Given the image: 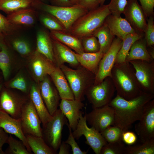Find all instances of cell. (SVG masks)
Masks as SVG:
<instances>
[{"mask_svg":"<svg viewBox=\"0 0 154 154\" xmlns=\"http://www.w3.org/2000/svg\"><path fill=\"white\" fill-rule=\"evenodd\" d=\"M143 33L137 32L129 34L122 40L121 47L116 59L115 64L124 62L126 57L133 43L137 40L143 37Z\"/></svg>","mask_w":154,"mask_h":154,"instance_id":"cell-32","label":"cell"},{"mask_svg":"<svg viewBox=\"0 0 154 154\" xmlns=\"http://www.w3.org/2000/svg\"><path fill=\"white\" fill-rule=\"evenodd\" d=\"M36 51L55 64L52 39L45 30H40L37 33Z\"/></svg>","mask_w":154,"mask_h":154,"instance_id":"cell-25","label":"cell"},{"mask_svg":"<svg viewBox=\"0 0 154 154\" xmlns=\"http://www.w3.org/2000/svg\"><path fill=\"white\" fill-rule=\"evenodd\" d=\"M11 68V59L8 49L4 43L1 46L0 51V69L5 80H7L10 74Z\"/></svg>","mask_w":154,"mask_h":154,"instance_id":"cell-35","label":"cell"},{"mask_svg":"<svg viewBox=\"0 0 154 154\" xmlns=\"http://www.w3.org/2000/svg\"><path fill=\"white\" fill-rule=\"evenodd\" d=\"M135 60L151 62L154 60L147 50L145 40L143 37L135 42L132 45L126 57L125 61Z\"/></svg>","mask_w":154,"mask_h":154,"instance_id":"cell-26","label":"cell"},{"mask_svg":"<svg viewBox=\"0 0 154 154\" xmlns=\"http://www.w3.org/2000/svg\"><path fill=\"white\" fill-rule=\"evenodd\" d=\"M154 98V94L143 92L129 100L117 95L108 104L114 111V125L124 131L127 130L133 124L139 120L145 104Z\"/></svg>","mask_w":154,"mask_h":154,"instance_id":"cell-1","label":"cell"},{"mask_svg":"<svg viewBox=\"0 0 154 154\" xmlns=\"http://www.w3.org/2000/svg\"><path fill=\"white\" fill-rule=\"evenodd\" d=\"M144 33L147 47H154V21L153 16H150L147 19V25Z\"/></svg>","mask_w":154,"mask_h":154,"instance_id":"cell-40","label":"cell"},{"mask_svg":"<svg viewBox=\"0 0 154 154\" xmlns=\"http://www.w3.org/2000/svg\"><path fill=\"white\" fill-rule=\"evenodd\" d=\"M129 62L134 68L136 78L141 91L154 94V60L148 62L135 60Z\"/></svg>","mask_w":154,"mask_h":154,"instance_id":"cell-9","label":"cell"},{"mask_svg":"<svg viewBox=\"0 0 154 154\" xmlns=\"http://www.w3.org/2000/svg\"><path fill=\"white\" fill-rule=\"evenodd\" d=\"M52 116L51 119L42 128L43 137L47 145L57 152L62 142L63 127L68 121L59 108Z\"/></svg>","mask_w":154,"mask_h":154,"instance_id":"cell-7","label":"cell"},{"mask_svg":"<svg viewBox=\"0 0 154 154\" xmlns=\"http://www.w3.org/2000/svg\"><path fill=\"white\" fill-rule=\"evenodd\" d=\"M100 0H80L79 4L87 9L88 11L98 7Z\"/></svg>","mask_w":154,"mask_h":154,"instance_id":"cell-48","label":"cell"},{"mask_svg":"<svg viewBox=\"0 0 154 154\" xmlns=\"http://www.w3.org/2000/svg\"><path fill=\"white\" fill-rule=\"evenodd\" d=\"M20 118L22 129L25 135L43 137L41 121L29 98L23 106Z\"/></svg>","mask_w":154,"mask_h":154,"instance_id":"cell-11","label":"cell"},{"mask_svg":"<svg viewBox=\"0 0 154 154\" xmlns=\"http://www.w3.org/2000/svg\"><path fill=\"white\" fill-rule=\"evenodd\" d=\"M123 131L118 126L114 125L109 126L100 133L108 143L122 140V134Z\"/></svg>","mask_w":154,"mask_h":154,"instance_id":"cell-37","label":"cell"},{"mask_svg":"<svg viewBox=\"0 0 154 154\" xmlns=\"http://www.w3.org/2000/svg\"><path fill=\"white\" fill-rule=\"evenodd\" d=\"M40 7L45 12L59 20L67 32L78 18L89 11L79 4L69 7H59L42 2Z\"/></svg>","mask_w":154,"mask_h":154,"instance_id":"cell-5","label":"cell"},{"mask_svg":"<svg viewBox=\"0 0 154 154\" xmlns=\"http://www.w3.org/2000/svg\"><path fill=\"white\" fill-rule=\"evenodd\" d=\"M82 115V112L77 127L72 132L73 135L78 140L82 136H84L86 144L91 147L95 154H100L102 147L108 143L100 132L92 127L88 126L86 116Z\"/></svg>","mask_w":154,"mask_h":154,"instance_id":"cell-8","label":"cell"},{"mask_svg":"<svg viewBox=\"0 0 154 154\" xmlns=\"http://www.w3.org/2000/svg\"><path fill=\"white\" fill-rule=\"evenodd\" d=\"M17 27L10 23L6 17L0 13V34L4 37L12 34Z\"/></svg>","mask_w":154,"mask_h":154,"instance_id":"cell-42","label":"cell"},{"mask_svg":"<svg viewBox=\"0 0 154 154\" xmlns=\"http://www.w3.org/2000/svg\"><path fill=\"white\" fill-rule=\"evenodd\" d=\"M53 5L59 7H69L74 5L69 0H51Z\"/></svg>","mask_w":154,"mask_h":154,"instance_id":"cell-50","label":"cell"},{"mask_svg":"<svg viewBox=\"0 0 154 154\" xmlns=\"http://www.w3.org/2000/svg\"><path fill=\"white\" fill-rule=\"evenodd\" d=\"M122 13L124 18L136 31L144 33L147 17L137 0H128Z\"/></svg>","mask_w":154,"mask_h":154,"instance_id":"cell-16","label":"cell"},{"mask_svg":"<svg viewBox=\"0 0 154 154\" xmlns=\"http://www.w3.org/2000/svg\"><path fill=\"white\" fill-rule=\"evenodd\" d=\"M127 0H111L108 4L109 9L112 15L121 16L127 4Z\"/></svg>","mask_w":154,"mask_h":154,"instance_id":"cell-43","label":"cell"},{"mask_svg":"<svg viewBox=\"0 0 154 154\" xmlns=\"http://www.w3.org/2000/svg\"><path fill=\"white\" fill-rule=\"evenodd\" d=\"M8 87L18 90L26 94H29L30 88L28 87L25 78L21 75L17 76L12 80L8 85Z\"/></svg>","mask_w":154,"mask_h":154,"instance_id":"cell-41","label":"cell"},{"mask_svg":"<svg viewBox=\"0 0 154 154\" xmlns=\"http://www.w3.org/2000/svg\"><path fill=\"white\" fill-rule=\"evenodd\" d=\"M68 128L69 134L67 139L65 141V143L70 145L72 148V151L73 154H86L88 151L82 150L78 145L75 140L72 133V129L69 126L68 123L66 125Z\"/></svg>","mask_w":154,"mask_h":154,"instance_id":"cell-45","label":"cell"},{"mask_svg":"<svg viewBox=\"0 0 154 154\" xmlns=\"http://www.w3.org/2000/svg\"><path fill=\"white\" fill-rule=\"evenodd\" d=\"M115 91L111 77L108 76L100 83L90 86L85 95L92 108H95L108 105L112 99Z\"/></svg>","mask_w":154,"mask_h":154,"instance_id":"cell-6","label":"cell"},{"mask_svg":"<svg viewBox=\"0 0 154 154\" xmlns=\"http://www.w3.org/2000/svg\"><path fill=\"white\" fill-rule=\"evenodd\" d=\"M84 106L82 101L76 100L61 99L59 107L67 118L68 125L72 130L76 128L80 119V114Z\"/></svg>","mask_w":154,"mask_h":154,"instance_id":"cell-19","label":"cell"},{"mask_svg":"<svg viewBox=\"0 0 154 154\" xmlns=\"http://www.w3.org/2000/svg\"></svg>","mask_w":154,"mask_h":154,"instance_id":"cell-57","label":"cell"},{"mask_svg":"<svg viewBox=\"0 0 154 154\" xmlns=\"http://www.w3.org/2000/svg\"><path fill=\"white\" fill-rule=\"evenodd\" d=\"M60 68L68 81L74 99L83 101L87 90L94 84L95 75L81 65L76 69L64 64Z\"/></svg>","mask_w":154,"mask_h":154,"instance_id":"cell-4","label":"cell"},{"mask_svg":"<svg viewBox=\"0 0 154 154\" xmlns=\"http://www.w3.org/2000/svg\"><path fill=\"white\" fill-rule=\"evenodd\" d=\"M139 145L125 147L124 154H154V139L146 141Z\"/></svg>","mask_w":154,"mask_h":154,"instance_id":"cell-33","label":"cell"},{"mask_svg":"<svg viewBox=\"0 0 154 154\" xmlns=\"http://www.w3.org/2000/svg\"><path fill=\"white\" fill-rule=\"evenodd\" d=\"M49 75L39 82L40 94L45 106L52 116L58 109L61 98Z\"/></svg>","mask_w":154,"mask_h":154,"instance_id":"cell-17","label":"cell"},{"mask_svg":"<svg viewBox=\"0 0 154 154\" xmlns=\"http://www.w3.org/2000/svg\"><path fill=\"white\" fill-rule=\"evenodd\" d=\"M74 5L79 4L80 0H69Z\"/></svg>","mask_w":154,"mask_h":154,"instance_id":"cell-54","label":"cell"},{"mask_svg":"<svg viewBox=\"0 0 154 154\" xmlns=\"http://www.w3.org/2000/svg\"><path fill=\"white\" fill-rule=\"evenodd\" d=\"M2 87V85L0 84V92L1 90Z\"/></svg>","mask_w":154,"mask_h":154,"instance_id":"cell-56","label":"cell"},{"mask_svg":"<svg viewBox=\"0 0 154 154\" xmlns=\"http://www.w3.org/2000/svg\"><path fill=\"white\" fill-rule=\"evenodd\" d=\"M148 48L149 49L147 48L148 52L151 57L154 59V47H150Z\"/></svg>","mask_w":154,"mask_h":154,"instance_id":"cell-52","label":"cell"},{"mask_svg":"<svg viewBox=\"0 0 154 154\" xmlns=\"http://www.w3.org/2000/svg\"><path fill=\"white\" fill-rule=\"evenodd\" d=\"M110 14L108 5H100L78 18L68 32L80 39L92 35Z\"/></svg>","mask_w":154,"mask_h":154,"instance_id":"cell-3","label":"cell"},{"mask_svg":"<svg viewBox=\"0 0 154 154\" xmlns=\"http://www.w3.org/2000/svg\"><path fill=\"white\" fill-rule=\"evenodd\" d=\"M58 154H69L70 147L69 145L65 143L64 141L61 142L59 148Z\"/></svg>","mask_w":154,"mask_h":154,"instance_id":"cell-51","label":"cell"},{"mask_svg":"<svg viewBox=\"0 0 154 154\" xmlns=\"http://www.w3.org/2000/svg\"><path fill=\"white\" fill-rule=\"evenodd\" d=\"M110 77L117 95L126 100L133 99L143 92L136 78L134 68L129 62L115 64Z\"/></svg>","mask_w":154,"mask_h":154,"instance_id":"cell-2","label":"cell"},{"mask_svg":"<svg viewBox=\"0 0 154 154\" xmlns=\"http://www.w3.org/2000/svg\"><path fill=\"white\" fill-rule=\"evenodd\" d=\"M41 2L36 0H0V10L9 14L34 6H39Z\"/></svg>","mask_w":154,"mask_h":154,"instance_id":"cell-27","label":"cell"},{"mask_svg":"<svg viewBox=\"0 0 154 154\" xmlns=\"http://www.w3.org/2000/svg\"><path fill=\"white\" fill-rule=\"evenodd\" d=\"M28 96L38 115L43 127L51 119L52 116L49 112L42 97L39 85H32Z\"/></svg>","mask_w":154,"mask_h":154,"instance_id":"cell-22","label":"cell"},{"mask_svg":"<svg viewBox=\"0 0 154 154\" xmlns=\"http://www.w3.org/2000/svg\"><path fill=\"white\" fill-rule=\"evenodd\" d=\"M52 41L54 63L56 67L60 68L65 63L73 66L80 65L74 54V52L56 40L52 39Z\"/></svg>","mask_w":154,"mask_h":154,"instance_id":"cell-21","label":"cell"},{"mask_svg":"<svg viewBox=\"0 0 154 154\" xmlns=\"http://www.w3.org/2000/svg\"><path fill=\"white\" fill-rule=\"evenodd\" d=\"M81 39L84 52L95 53L100 51V45L98 40L93 35Z\"/></svg>","mask_w":154,"mask_h":154,"instance_id":"cell-38","label":"cell"},{"mask_svg":"<svg viewBox=\"0 0 154 154\" xmlns=\"http://www.w3.org/2000/svg\"><path fill=\"white\" fill-rule=\"evenodd\" d=\"M49 76L58 91L61 99H74L68 81L60 68L56 67Z\"/></svg>","mask_w":154,"mask_h":154,"instance_id":"cell-23","label":"cell"},{"mask_svg":"<svg viewBox=\"0 0 154 154\" xmlns=\"http://www.w3.org/2000/svg\"><path fill=\"white\" fill-rule=\"evenodd\" d=\"M9 146L4 151L5 154H31L23 142L9 135L7 143Z\"/></svg>","mask_w":154,"mask_h":154,"instance_id":"cell-34","label":"cell"},{"mask_svg":"<svg viewBox=\"0 0 154 154\" xmlns=\"http://www.w3.org/2000/svg\"><path fill=\"white\" fill-rule=\"evenodd\" d=\"M4 37L0 34V49H1L2 44L4 43L3 40Z\"/></svg>","mask_w":154,"mask_h":154,"instance_id":"cell-53","label":"cell"},{"mask_svg":"<svg viewBox=\"0 0 154 154\" xmlns=\"http://www.w3.org/2000/svg\"><path fill=\"white\" fill-rule=\"evenodd\" d=\"M146 17L153 16L154 0H139Z\"/></svg>","mask_w":154,"mask_h":154,"instance_id":"cell-46","label":"cell"},{"mask_svg":"<svg viewBox=\"0 0 154 154\" xmlns=\"http://www.w3.org/2000/svg\"><path fill=\"white\" fill-rule=\"evenodd\" d=\"M29 99L28 95L21 94L10 90H1L0 110L14 118H19L23 106Z\"/></svg>","mask_w":154,"mask_h":154,"instance_id":"cell-10","label":"cell"},{"mask_svg":"<svg viewBox=\"0 0 154 154\" xmlns=\"http://www.w3.org/2000/svg\"><path fill=\"white\" fill-rule=\"evenodd\" d=\"M28 66L33 78L39 83L56 67L53 63L36 50L31 56Z\"/></svg>","mask_w":154,"mask_h":154,"instance_id":"cell-15","label":"cell"},{"mask_svg":"<svg viewBox=\"0 0 154 154\" xmlns=\"http://www.w3.org/2000/svg\"><path fill=\"white\" fill-rule=\"evenodd\" d=\"M135 125V131L142 143L154 139V99L145 104L143 114Z\"/></svg>","mask_w":154,"mask_h":154,"instance_id":"cell-14","label":"cell"},{"mask_svg":"<svg viewBox=\"0 0 154 154\" xmlns=\"http://www.w3.org/2000/svg\"><path fill=\"white\" fill-rule=\"evenodd\" d=\"M85 115L88 123L100 133L109 126L114 125V111L108 104L93 108L88 113L86 112Z\"/></svg>","mask_w":154,"mask_h":154,"instance_id":"cell-13","label":"cell"},{"mask_svg":"<svg viewBox=\"0 0 154 154\" xmlns=\"http://www.w3.org/2000/svg\"><path fill=\"white\" fill-rule=\"evenodd\" d=\"M104 23L114 35L122 40L127 35L136 32L127 20L121 16L110 14L106 17Z\"/></svg>","mask_w":154,"mask_h":154,"instance_id":"cell-20","label":"cell"},{"mask_svg":"<svg viewBox=\"0 0 154 154\" xmlns=\"http://www.w3.org/2000/svg\"><path fill=\"white\" fill-rule=\"evenodd\" d=\"M74 54L80 65L96 75L99 63L104 54L100 51L95 53L84 52L81 54L74 52Z\"/></svg>","mask_w":154,"mask_h":154,"instance_id":"cell-28","label":"cell"},{"mask_svg":"<svg viewBox=\"0 0 154 154\" xmlns=\"http://www.w3.org/2000/svg\"><path fill=\"white\" fill-rule=\"evenodd\" d=\"M31 151L35 154H56L57 152L49 146L43 137L25 135Z\"/></svg>","mask_w":154,"mask_h":154,"instance_id":"cell-30","label":"cell"},{"mask_svg":"<svg viewBox=\"0 0 154 154\" xmlns=\"http://www.w3.org/2000/svg\"><path fill=\"white\" fill-rule=\"evenodd\" d=\"M49 34L52 39L64 44L73 50L75 52L81 54L84 52L81 39L68 32L50 31Z\"/></svg>","mask_w":154,"mask_h":154,"instance_id":"cell-24","label":"cell"},{"mask_svg":"<svg viewBox=\"0 0 154 154\" xmlns=\"http://www.w3.org/2000/svg\"><path fill=\"white\" fill-rule=\"evenodd\" d=\"M106 0H100V5H102L104 4V3Z\"/></svg>","mask_w":154,"mask_h":154,"instance_id":"cell-55","label":"cell"},{"mask_svg":"<svg viewBox=\"0 0 154 154\" xmlns=\"http://www.w3.org/2000/svg\"><path fill=\"white\" fill-rule=\"evenodd\" d=\"M125 147L122 140L107 143L102 147L100 154H124Z\"/></svg>","mask_w":154,"mask_h":154,"instance_id":"cell-39","label":"cell"},{"mask_svg":"<svg viewBox=\"0 0 154 154\" xmlns=\"http://www.w3.org/2000/svg\"><path fill=\"white\" fill-rule=\"evenodd\" d=\"M0 128L7 133L14 135L22 141L27 150L31 153L25 135L22 129L20 118L15 119L0 110Z\"/></svg>","mask_w":154,"mask_h":154,"instance_id":"cell-18","label":"cell"},{"mask_svg":"<svg viewBox=\"0 0 154 154\" xmlns=\"http://www.w3.org/2000/svg\"><path fill=\"white\" fill-rule=\"evenodd\" d=\"M122 43L121 39L115 37L110 47L104 54L100 62L94 84H98L106 77H111L112 70L115 64L117 54Z\"/></svg>","mask_w":154,"mask_h":154,"instance_id":"cell-12","label":"cell"},{"mask_svg":"<svg viewBox=\"0 0 154 154\" xmlns=\"http://www.w3.org/2000/svg\"><path fill=\"white\" fill-rule=\"evenodd\" d=\"M93 35L97 38L99 42V51L104 54L109 49L115 37L104 23L95 31Z\"/></svg>","mask_w":154,"mask_h":154,"instance_id":"cell-31","label":"cell"},{"mask_svg":"<svg viewBox=\"0 0 154 154\" xmlns=\"http://www.w3.org/2000/svg\"><path fill=\"white\" fill-rule=\"evenodd\" d=\"M15 49L23 55H28L31 53V50L29 43L26 41L21 39H16L12 42Z\"/></svg>","mask_w":154,"mask_h":154,"instance_id":"cell-44","label":"cell"},{"mask_svg":"<svg viewBox=\"0 0 154 154\" xmlns=\"http://www.w3.org/2000/svg\"><path fill=\"white\" fill-rule=\"evenodd\" d=\"M35 11L32 8L22 9L9 14L6 17L9 21L16 26H29L35 21Z\"/></svg>","mask_w":154,"mask_h":154,"instance_id":"cell-29","label":"cell"},{"mask_svg":"<svg viewBox=\"0 0 154 154\" xmlns=\"http://www.w3.org/2000/svg\"><path fill=\"white\" fill-rule=\"evenodd\" d=\"M9 135L2 128H0V154H5L2 147L7 141Z\"/></svg>","mask_w":154,"mask_h":154,"instance_id":"cell-49","label":"cell"},{"mask_svg":"<svg viewBox=\"0 0 154 154\" xmlns=\"http://www.w3.org/2000/svg\"><path fill=\"white\" fill-rule=\"evenodd\" d=\"M121 139L123 142L128 145H132L136 141L137 137L133 132L126 130L122 133Z\"/></svg>","mask_w":154,"mask_h":154,"instance_id":"cell-47","label":"cell"},{"mask_svg":"<svg viewBox=\"0 0 154 154\" xmlns=\"http://www.w3.org/2000/svg\"><path fill=\"white\" fill-rule=\"evenodd\" d=\"M40 20L42 24L50 31H67L62 23L53 16L47 13L42 15Z\"/></svg>","mask_w":154,"mask_h":154,"instance_id":"cell-36","label":"cell"}]
</instances>
